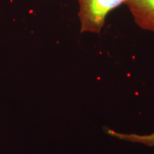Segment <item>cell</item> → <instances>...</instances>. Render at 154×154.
Here are the masks:
<instances>
[{"instance_id":"6da1fadb","label":"cell","mask_w":154,"mask_h":154,"mask_svg":"<svg viewBox=\"0 0 154 154\" xmlns=\"http://www.w3.org/2000/svg\"><path fill=\"white\" fill-rule=\"evenodd\" d=\"M128 0H79L78 16L81 33L99 34L110 12Z\"/></svg>"},{"instance_id":"7a4b0ae2","label":"cell","mask_w":154,"mask_h":154,"mask_svg":"<svg viewBox=\"0 0 154 154\" xmlns=\"http://www.w3.org/2000/svg\"><path fill=\"white\" fill-rule=\"evenodd\" d=\"M126 5L138 27L154 33V0H128Z\"/></svg>"},{"instance_id":"3957f363","label":"cell","mask_w":154,"mask_h":154,"mask_svg":"<svg viewBox=\"0 0 154 154\" xmlns=\"http://www.w3.org/2000/svg\"><path fill=\"white\" fill-rule=\"evenodd\" d=\"M105 131L111 137L116 138L122 141L142 144L149 147H154V132L144 135L133 133L129 134L118 132L106 127L105 128Z\"/></svg>"}]
</instances>
